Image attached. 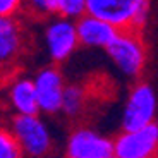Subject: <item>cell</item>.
Returning a JSON list of instances; mask_svg holds the SVG:
<instances>
[{"label":"cell","instance_id":"11","mask_svg":"<svg viewBox=\"0 0 158 158\" xmlns=\"http://www.w3.org/2000/svg\"><path fill=\"white\" fill-rule=\"evenodd\" d=\"M76 33H77L79 47L103 48L105 50L114 41L118 31L112 24L105 23L95 16L84 14L76 21Z\"/></svg>","mask_w":158,"mask_h":158},{"label":"cell","instance_id":"17","mask_svg":"<svg viewBox=\"0 0 158 158\" xmlns=\"http://www.w3.org/2000/svg\"><path fill=\"white\" fill-rule=\"evenodd\" d=\"M9 76H10V72H9L7 69H4L2 65H0V93H2V89H4L5 83H7Z\"/></svg>","mask_w":158,"mask_h":158},{"label":"cell","instance_id":"19","mask_svg":"<svg viewBox=\"0 0 158 158\" xmlns=\"http://www.w3.org/2000/svg\"><path fill=\"white\" fill-rule=\"evenodd\" d=\"M50 158H64V156H53V155H52V156Z\"/></svg>","mask_w":158,"mask_h":158},{"label":"cell","instance_id":"1","mask_svg":"<svg viewBox=\"0 0 158 158\" xmlns=\"http://www.w3.org/2000/svg\"><path fill=\"white\" fill-rule=\"evenodd\" d=\"M9 131L23 158H50L55 139L43 115H12Z\"/></svg>","mask_w":158,"mask_h":158},{"label":"cell","instance_id":"2","mask_svg":"<svg viewBox=\"0 0 158 158\" xmlns=\"http://www.w3.org/2000/svg\"><path fill=\"white\" fill-rule=\"evenodd\" d=\"M86 14L112 24L117 31H141L150 14V0H86Z\"/></svg>","mask_w":158,"mask_h":158},{"label":"cell","instance_id":"18","mask_svg":"<svg viewBox=\"0 0 158 158\" xmlns=\"http://www.w3.org/2000/svg\"><path fill=\"white\" fill-rule=\"evenodd\" d=\"M107 158H117V156H115V155H110V156H107Z\"/></svg>","mask_w":158,"mask_h":158},{"label":"cell","instance_id":"6","mask_svg":"<svg viewBox=\"0 0 158 158\" xmlns=\"http://www.w3.org/2000/svg\"><path fill=\"white\" fill-rule=\"evenodd\" d=\"M114 155V141L89 126H74L64 143V158H107Z\"/></svg>","mask_w":158,"mask_h":158},{"label":"cell","instance_id":"5","mask_svg":"<svg viewBox=\"0 0 158 158\" xmlns=\"http://www.w3.org/2000/svg\"><path fill=\"white\" fill-rule=\"evenodd\" d=\"M158 100L155 89L144 81L131 88L122 110V131H138L156 122Z\"/></svg>","mask_w":158,"mask_h":158},{"label":"cell","instance_id":"9","mask_svg":"<svg viewBox=\"0 0 158 158\" xmlns=\"http://www.w3.org/2000/svg\"><path fill=\"white\" fill-rule=\"evenodd\" d=\"M112 141L117 158H158L156 124L138 131H122Z\"/></svg>","mask_w":158,"mask_h":158},{"label":"cell","instance_id":"13","mask_svg":"<svg viewBox=\"0 0 158 158\" xmlns=\"http://www.w3.org/2000/svg\"><path fill=\"white\" fill-rule=\"evenodd\" d=\"M55 16L77 21L86 14V0H53Z\"/></svg>","mask_w":158,"mask_h":158},{"label":"cell","instance_id":"12","mask_svg":"<svg viewBox=\"0 0 158 158\" xmlns=\"http://www.w3.org/2000/svg\"><path fill=\"white\" fill-rule=\"evenodd\" d=\"M86 103H88V91L84 89L83 84L77 83L65 84L60 114L69 120H77L86 112Z\"/></svg>","mask_w":158,"mask_h":158},{"label":"cell","instance_id":"4","mask_svg":"<svg viewBox=\"0 0 158 158\" xmlns=\"http://www.w3.org/2000/svg\"><path fill=\"white\" fill-rule=\"evenodd\" d=\"M41 43H43L48 60L53 65L67 62L79 48L76 21L60 16H52L50 19L45 21Z\"/></svg>","mask_w":158,"mask_h":158},{"label":"cell","instance_id":"8","mask_svg":"<svg viewBox=\"0 0 158 158\" xmlns=\"http://www.w3.org/2000/svg\"><path fill=\"white\" fill-rule=\"evenodd\" d=\"M28 48V36L19 17H0V65L14 72L19 69Z\"/></svg>","mask_w":158,"mask_h":158},{"label":"cell","instance_id":"15","mask_svg":"<svg viewBox=\"0 0 158 158\" xmlns=\"http://www.w3.org/2000/svg\"><path fill=\"white\" fill-rule=\"evenodd\" d=\"M0 158H23L7 126L0 124Z\"/></svg>","mask_w":158,"mask_h":158},{"label":"cell","instance_id":"14","mask_svg":"<svg viewBox=\"0 0 158 158\" xmlns=\"http://www.w3.org/2000/svg\"><path fill=\"white\" fill-rule=\"evenodd\" d=\"M23 12L29 14L31 17L36 19H50L55 16V9H53V0H24Z\"/></svg>","mask_w":158,"mask_h":158},{"label":"cell","instance_id":"20","mask_svg":"<svg viewBox=\"0 0 158 158\" xmlns=\"http://www.w3.org/2000/svg\"><path fill=\"white\" fill-rule=\"evenodd\" d=\"M155 124H156V129H158V122H155Z\"/></svg>","mask_w":158,"mask_h":158},{"label":"cell","instance_id":"16","mask_svg":"<svg viewBox=\"0 0 158 158\" xmlns=\"http://www.w3.org/2000/svg\"><path fill=\"white\" fill-rule=\"evenodd\" d=\"M24 0H0V17H19Z\"/></svg>","mask_w":158,"mask_h":158},{"label":"cell","instance_id":"10","mask_svg":"<svg viewBox=\"0 0 158 158\" xmlns=\"http://www.w3.org/2000/svg\"><path fill=\"white\" fill-rule=\"evenodd\" d=\"M5 107L12 112V115H36L38 103H36V93L33 86L31 76L23 74L21 71L10 72L4 89H2Z\"/></svg>","mask_w":158,"mask_h":158},{"label":"cell","instance_id":"7","mask_svg":"<svg viewBox=\"0 0 158 158\" xmlns=\"http://www.w3.org/2000/svg\"><path fill=\"white\" fill-rule=\"evenodd\" d=\"M33 86L36 93V103H38L40 115H60V107H62V95L65 89V79H64L62 71L59 65L48 64L40 67L35 74L31 76Z\"/></svg>","mask_w":158,"mask_h":158},{"label":"cell","instance_id":"3","mask_svg":"<svg viewBox=\"0 0 158 158\" xmlns=\"http://www.w3.org/2000/svg\"><path fill=\"white\" fill-rule=\"evenodd\" d=\"M105 52L120 74L129 79L141 76L146 64V50L138 31H118Z\"/></svg>","mask_w":158,"mask_h":158}]
</instances>
